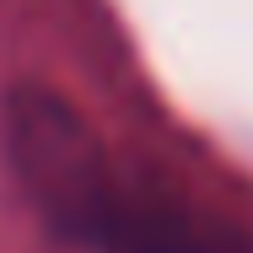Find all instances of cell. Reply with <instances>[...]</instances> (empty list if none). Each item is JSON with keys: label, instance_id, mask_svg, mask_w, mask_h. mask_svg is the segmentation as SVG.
Segmentation results:
<instances>
[{"label": "cell", "instance_id": "1", "mask_svg": "<svg viewBox=\"0 0 253 253\" xmlns=\"http://www.w3.org/2000/svg\"><path fill=\"white\" fill-rule=\"evenodd\" d=\"M5 146L43 221L92 253H253L237 226L146 183H124L92 124L43 86L11 92Z\"/></svg>", "mask_w": 253, "mask_h": 253}]
</instances>
